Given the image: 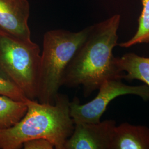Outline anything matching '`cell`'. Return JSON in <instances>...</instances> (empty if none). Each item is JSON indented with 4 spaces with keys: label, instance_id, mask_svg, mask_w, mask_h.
Returning <instances> with one entry per match:
<instances>
[{
    "label": "cell",
    "instance_id": "4",
    "mask_svg": "<svg viewBox=\"0 0 149 149\" xmlns=\"http://www.w3.org/2000/svg\"><path fill=\"white\" fill-rule=\"evenodd\" d=\"M40 52L36 43H24L0 34V74L32 100L37 97Z\"/></svg>",
    "mask_w": 149,
    "mask_h": 149
},
{
    "label": "cell",
    "instance_id": "7",
    "mask_svg": "<svg viewBox=\"0 0 149 149\" xmlns=\"http://www.w3.org/2000/svg\"><path fill=\"white\" fill-rule=\"evenodd\" d=\"M29 16L28 0H0V34L24 43L32 42Z\"/></svg>",
    "mask_w": 149,
    "mask_h": 149
},
{
    "label": "cell",
    "instance_id": "13",
    "mask_svg": "<svg viewBox=\"0 0 149 149\" xmlns=\"http://www.w3.org/2000/svg\"><path fill=\"white\" fill-rule=\"evenodd\" d=\"M23 146L25 149H53V144L47 139H34L24 142Z\"/></svg>",
    "mask_w": 149,
    "mask_h": 149
},
{
    "label": "cell",
    "instance_id": "11",
    "mask_svg": "<svg viewBox=\"0 0 149 149\" xmlns=\"http://www.w3.org/2000/svg\"><path fill=\"white\" fill-rule=\"evenodd\" d=\"M143 10L138 19V28L133 37L120 43L122 48H129L139 44L149 43V0H141Z\"/></svg>",
    "mask_w": 149,
    "mask_h": 149
},
{
    "label": "cell",
    "instance_id": "3",
    "mask_svg": "<svg viewBox=\"0 0 149 149\" xmlns=\"http://www.w3.org/2000/svg\"><path fill=\"white\" fill-rule=\"evenodd\" d=\"M91 28L77 32L54 29L44 34L37 97L39 102L55 103L66 69Z\"/></svg>",
    "mask_w": 149,
    "mask_h": 149
},
{
    "label": "cell",
    "instance_id": "8",
    "mask_svg": "<svg viewBox=\"0 0 149 149\" xmlns=\"http://www.w3.org/2000/svg\"><path fill=\"white\" fill-rule=\"evenodd\" d=\"M112 149H149V128L128 123L116 126Z\"/></svg>",
    "mask_w": 149,
    "mask_h": 149
},
{
    "label": "cell",
    "instance_id": "1",
    "mask_svg": "<svg viewBox=\"0 0 149 149\" xmlns=\"http://www.w3.org/2000/svg\"><path fill=\"white\" fill-rule=\"evenodd\" d=\"M120 19L117 14L92 26L85 42L66 69L63 86H82L84 95L88 97L105 81L123 79L125 73L118 69L113 54V49L118 45Z\"/></svg>",
    "mask_w": 149,
    "mask_h": 149
},
{
    "label": "cell",
    "instance_id": "10",
    "mask_svg": "<svg viewBox=\"0 0 149 149\" xmlns=\"http://www.w3.org/2000/svg\"><path fill=\"white\" fill-rule=\"evenodd\" d=\"M27 109L26 102L0 95V130L15 125L25 116Z\"/></svg>",
    "mask_w": 149,
    "mask_h": 149
},
{
    "label": "cell",
    "instance_id": "6",
    "mask_svg": "<svg viewBox=\"0 0 149 149\" xmlns=\"http://www.w3.org/2000/svg\"><path fill=\"white\" fill-rule=\"evenodd\" d=\"M116 127L114 120L74 124L73 133L65 143L64 149H112Z\"/></svg>",
    "mask_w": 149,
    "mask_h": 149
},
{
    "label": "cell",
    "instance_id": "5",
    "mask_svg": "<svg viewBox=\"0 0 149 149\" xmlns=\"http://www.w3.org/2000/svg\"><path fill=\"white\" fill-rule=\"evenodd\" d=\"M98 90L96 97L86 104H81L77 98L70 102V115L74 124L100 122L109 103L119 96L134 95L145 101L149 100V86L147 85H127L119 79L105 81Z\"/></svg>",
    "mask_w": 149,
    "mask_h": 149
},
{
    "label": "cell",
    "instance_id": "12",
    "mask_svg": "<svg viewBox=\"0 0 149 149\" xmlns=\"http://www.w3.org/2000/svg\"><path fill=\"white\" fill-rule=\"evenodd\" d=\"M0 95L8 96L19 101L26 102L28 98L16 85L0 75Z\"/></svg>",
    "mask_w": 149,
    "mask_h": 149
},
{
    "label": "cell",
    "instance_id": "9",
    "mask_svg": "<svg viewBox=\"0 0 149 149\" xmlns=\"http://www.w3.org/2000/svg\"><path fill=\"white\" fill-rule=\"evenodd\" d=\"M116 64L120 71L127 72L123 79L129 81L140 80L149 86V58L129 53L120 58L116 57Z\"/></svg>",
    "mask_w": 149,
    "mask_h": 149
},
{
    "label": "cell",
    "instance_id": "2",
    "mask_svg": "<svg viewBox=\"0 0 149 149\" xmlns=\"http://www.w3.org/2000/svg\"><path fill=\"white\" fill-rule=\"evenodd\" d=\"M70 102L68 96L60 93L53 104L28 99L27 113L21 120L12 127L0 130V149H21L29 140L43 138L55 149H64L74 129Z\"/></svg>",
    "mask_w": 149,
    "mask_h": 149
}]
</instances>
